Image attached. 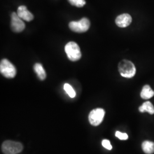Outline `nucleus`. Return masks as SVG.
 I'll return each mask as SVG.
<instances>
[{"label":"nucleus","mask_w":154,"mask_h":154,"mask_svg":"<svg viewBox=\"0 0 154 154\" xmlns=\"http://www.w3.org/2000/svg\"><path fill=\"white\" fill-rule=\"evenodd\" d=\"M102 144L103 146V147H105V149L109 150H111V149H112V147L110 143V142L107 140V139H104L102 140Z\"/></svg>","instance_id":"16"},{"label":"nucleus","mask_w":154,"mask_h":154,"mask_svg":"<svg viewBox=\"0 0 154 154\" xmlns=\"http://www.w3.org/2000/svg\"><path fill=\"white\" fill-rule=\"evenodd\" d=\"M105 110L101 108L93 110L88 115V121L91 125L97 126L99 125L104 119Z\"/></svg>","instance_id":"6"},{"label":"nucleus","mask_w":154,"mask_h":154,"mask_svg":"<svg viewBox=\"0 0 154 154\" xmlns=\"http://www.w3.org/2000/svg\"><path fill=\"white\" fill-rule=\"evenodd\" d=\"M34 70L41 80L43 81L45 79L46 77V73L43 67V66L41 63H36L34 65Z\"/></svg>","instance_id":"11"},{"label":"nucleus","mask_w":154,"mask_h":154,"mask_svg":"<svg viewBox=\"0 0 154 154\" xmlns=\"http://www.w3.org/2000/svg\"><path fill=\"white\" fill-rule=\"evenodd\" d=\"M118 70L122 77L131 78L136 74V68L132 62L124 60L118 65Z\"/></svg>","instance_id":"1"},{"label":"nucleus","mask_w":154,"mask_h":154,"mask_svg":"<svg viewBox=\"0 0 154 154\" xmlns=\"http://www.w3.org/2000/svg\"><path fill=\"white\" fill-rule=\"evenodd\" d=\"M63 88H64L65 91H66L70 98H73L76 96L75 91H74V90L72 88V86L70 85H69L68 83H65L64 85Z\"/></svg>","instance_id":"14"},{"label":"nucleus","mask_w":154,"mask_h":154,"mask_svg":"<svg viewBox=\"0 0 154 154\" xmlns=\"http://www.w3.org/2000/svg\"><path fill=\"white\" fill-rule=\"evenodd\" d=\"M1 74L7 78H13L16 75L17 70L10 61L7 59H3L0 63Z\"/></svg>","instance_id":"3"},{"label":"nucleus","mask_w":154,"mask_h":154,"mask_svg":"<svg viewBox=\"0 0 154 154\" xmlns=\"http://www.w3.org/2000/svg\"><path fill=\"white\" fill-rule=\"evenodd\" d=\"M139 110L141 112H147L150 114H154V107L149 101H147L143 103V105L139 107Z\"/></svg>","instance_id":"13"},{"label":"nucleus","mask_w":154,"mask_h":154,"mask_svg":"<svg viewBox=\"0 0 154 154\" xmlns=\"http://www.w3.org/2000/svg\"><path fill=\"white\" fill-rule=\"evenodd\" d=\"M23 149L22 144L11 140H6L2 145V151L4 154H17Z\"/></svg>","instance_id":"5"},{"label":"nucleus","mask_w":154,"mask_h":154,"mask_svg":"<svg viewBox=\"0 0 154 154\" xmlns=\"http://www.w3.org/2000/svg\"><path fill=\"white\" fill-rule=\"evenodd\" d=\"M86 4L85 0H77L76 6L78 8H81Z\"/></svg>","instance_id":"17"},{"label":"nucleus","mask_w":154,"mask_h":154,"mask_svg":"<svg viewBox=\"0 0 154 154\" xmlns=\"http://www.w3.org/2000/svg\"><path fill=\"white\" fill-rule=\"evenodd\" d=\"M132 22V17L127 13L122 14L116 17V25L120 28H126L129 26Z\"/></svg>","instance_id":"8"},{"label":"nucleus","mask_w":154,"mask_h":154,"mask_svg":"<svg viewBox=\"0 0 154 154\" xmlns=\"http://www.w3.org/2000/svg\"><path fill=\"white\" fill-rule=\"evenodd\" d=\"M154 91L149 85H145L142 90L140 97L142 99H149L154 97Z\"/></svg>","instance_id":"10"},{"label":"nucleus","mask_w":154,"mask_h":154,"mask_svg":"<svg viewBox=\"0 0 154 154\" xmlns=\"http://www.w3.org/2000/svg\"><path fill=\"white\" fill-rule=\"evenodd\" d=\"M25 28V24L17 13L13 12L11 14V29L16 33H20Z\"/></svg>","instance_id":"7"},{"label":"nucleus","mask_w":154,"mask_h":154,"mask_svg":"<svg viewBox=\"0 0 154 154\" xmlns=\"http://www.w3.org/2000/svg\"><path fill=\"white\" fill-rule=\"evenodd\" d=\"M69 26L72 32L85 33L89 29L90 22L88 18L84 17L78 21H71L69 24Z\"/></svg>","instance_id":"4"},{"label":"nucleus","mask_w":154,"mask_h":154,"mask_svg":"<svg viewBox=\"0 0 154 154\" xmlns=\"http://www.w3.org/2000/svg\"><path fill=\"white\" fill-rule=\"evenodd\" d=\"M69 3L72 6H76L77 0H68Z\"/></svg>","instance_id":"18"},{"label":"nucleus","mask_w":154,"mask_h":154,"mask_svg":"<svg viewBox=\"0 0 154 154\" xmlns=\"http://www.w3.org/2000/svg\"><path fill=\"white\" fill-rule=\"evenodd\" d=\"M142 148L144 152L146 154H153L154 152V143L151 141L145 140L142 144Z\"/></svg>","instance_id":"12"},{"label":"nucleus","mask_w":154,"mask_h":154,"mask_svg":"<svg viewBox=\"0 0 154 154\" xmlns=\"http://www.w3.org/2000/svg\"><path fill=\"white\" fill-rule=\"evenodd\" d=\"M17 13L22 20L28 22L32 21L34 18L33 14L28 11L26 6H19L17 9Z\"/></svg>","instance_id":"9"},{"label":"nucleus","mask_w":154,"mask_h":154,"mask_svg":"<svg viewBox=\"0 0 154 154\" xmlns=\"http://www.w3.org/2000/svg\"><path fill=\"white\" fill-rule=\"evenodd\" d=\"M65 50L69 60L72 62L78 61L81 58V52L79 46L74 42H69L65 45Z\"/></svg>","instance_id":"2"},{"label":"nucleus","mask_w":154,"mask_h":154,"mask_svg":"<svg viewBox=\"0 0 154 154\" xmlns=\"http://www.w3.org/2000/svg\"><path fill=\"white\" fill-rule=\"evenodd\" d=\"M116 136L118 138H119L121 140H127L128 137L126 133H122L120 131H116Z\"/></svg>","instance_id":"15"}]
</instances>
